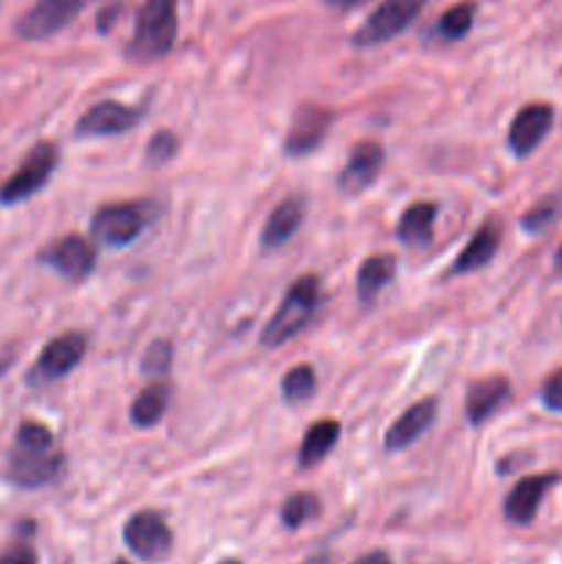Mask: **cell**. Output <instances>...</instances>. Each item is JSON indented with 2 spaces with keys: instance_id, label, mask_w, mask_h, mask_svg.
Masks as SVG:
<instances>
[{
  "instance_id": "6da1fadb",
  "label": "cell",
  "mask_w": 562,
  "mask_h": 564,
  "mask_svg": "<svg viewBox=\"0 0 562 564\" xmlns=\"http://www.w3.org/2000/svg\"><path fill=\"white\" fill-rule=\"evenodd\" d=\"M180 0H147L138 9L136 31L127 47V58L136 64H154L174 50L176 31H180Z\"/></svg>"
},
{
  "instance_id": "7a4b0ae2",
  "label": "cell",
  "mask_w": 562,
  "mask_h": 564,
  "mask_svg": "<svg viewBox=\"0 0 562 564\" xmlns=\"http://www.w3.org/2000/svg\"><path fill=\"white\" fill-rule=\"evenodd\" d=\"M320 306V279L317 275H301V279L292 281V286L287 290L284 301L275 308V314L270 317V323L262 330V345L264 347H281L284 341H290L292 336L301 334L309 325V319L314 317Z\"/></svg>"
},
{
  "instance_id": "3957f363",
  "label": "cell",
  "mask_w": 562,
  "mask_h": 564,
  "mask_svg": "<svg viewBox=\"0 0 562 564\" xmlns=\"http://www.w3.org/2000/svg\"><path fill=\"white\" fill-rule=\"evenodd\" d=\"M160 213L158 202H116L102 204L91 215V235L110 248H125L149 229Z\"/></svg>"
},
{
  "instance_id": "277c9868",
  "label": "cell",
  "mask_w": 562,
  "mask_h": 564,
  "mask_svg": "<svg viewBox=\"0 0 562 564\" xmlns=\"http://www.w3.org/2000/svg\"><path fill=\"white\" fill-rule=\"evenodd\" d=\"M55 165H58V149L47 141L36 143L31 149V154L20 163V169L0 185V204L3 207H14V204H22L36 196L50 182Z\"/></svg>"
},
{
  "instance_id": "5b68a950",
  "label": "cell",
  "mask_w": 562,
  "mask_h": 564,
  "mask_svg": "<svg viewBox=\"0 0 562 564\" xmlns=\"http://www.w3.org/2000/svg\"><path fill=\"white\" fill-rule=\"evenodd\" d=\"M430 0H383L364 25L353 33V47H378L400 36L413 20L424 11Z\"/></svg>"
},
{
  "instance_id": "8992f818",
  "label": "cell",
  "mask_w": 562,
  "mask_h": 564,
  "mask_svg": "<svg viewBox=\"0 0 562 564\" xmlns=\"http://www.w3.org/2000/svg\"><path fill=\"white\" fill-rule=\"evenodd\" d=\"M39 262L53 268L61 279L72 281V284H80L97 268V248L88 237L80 235H66L61 240L50 242L42 253H39Z\"/></svg>"
},
{
  "instance_id": "52a82bcc",
  "label": "cell",
  "mask_w": 562,
  "mask_h": 564,
  "mask_svg": "<svg viewBox=\"0 0 562 564\" xmlns=\"http://www.w3.org/2000/svg\"><path fill=\"white\" fill-rule=\"evenodd\" d=\"M83 356H86V336L77 334V330H66V334L55 336L44 345L42 356L36 358L31 375H28V383H55V380L66 378L83 361Z\"/></svg>"
},
{
  "instance_id": "ba28073f",
  "label": "cell",
  "mask_w": 562,
  "mask_h": 564,
  "mask_svg": "<svg viewBox=\"0 0 562 564\" xmlns=\"http://www.w3.org/2000/svg\"><path fill=\"white\" fill-rule=\"evenodd\" d=\"M88 3L91 0H39L33 9H28L17 20V36L25 39V42H44V39L64 31Z\"/></svg>"
},
{
  "instance_id": "9c48e42d",
  "label": "cell",
  "mask_w": 562,
  "mask_h": 564,
  "mask_svg": "<svg viewBox=\"0 0 562 564\" xmlns=\"http://www.w3.org/2000/svg\"><path fill=\"white\" fill-rule=\"evenodd\" d=\"M125 543L138 560L163 562L171 554L174 538H171L169 523L160 512L143 510L125 523Z\"/></svg>"
},
{
  "instance_id": "30bf717a",
  "label": "cell",
  "mask_w": 562,
  "mask_h": 564,
  "mask_svg": "<svg viewBox=\"0 0 562 564\" xmlns=\"http://www.w3.org/2000/svg\"><path fill=\"white\" fill-rule=\"evenodd\" d=\"M66 457L61 452H31V449H14L9 460V482L17 488L36 490L44 485H53L64 477Z\"/></svg>"
},
{
  "instance_id": "8fae6325",
  "label": "cell",
  "mask_w": 562,
  "mask_h": 564,
  "mask_svg": "<svg viewBox=\"0 0 562 564\" xmlns=\"http://www.w3.org/2000/svg\"><path fill=\"white\" fill-rule=\"evenodd\" d=\"M331 124H334V110L323 105H301L292 116L284 135V152L290 158H303V154L317 152L320 143L328 138Z\"/></svg>"
},
{
  "instance_id": "7c38bea8",
  "label": "cell",
  "mask_w": 562,
  "mask_h": 564,
  "mask_svg": "<svg viewBox=\"0 0 562 564\" xmlns=\"http://www.w3.org/2000/svg\"><path fill=\"white\" fill-rule=\"evenodd\" d=\"M551 124H554V108L549 102L523 105L516 119L510 121L507 147L512 149L516 158H527L543 143V138L551 132Z\"/></svg>"
},
{
  "instance_id": "4fadbf2b",
  "label": "cell",
  "mask_w": 562,
  "mask_h": 564,
  "mask_svg": "<svg viewBox=\"0 0 562 564\" xmlns=\"http://www.w3.org/2000/svg\"><path fill=\"white\" fill-rule=\"evenodd\" d=\"M143 110L121 102H97L77 119V138H110L132 130L141 121Z\"/></svg>"
},
{
  "instance_id": "5bb4252c",
  "label": "cell",
  "mask_w": 562,
  "mask_h": 564,
  "mask_svg": "<svg viewBox=\"0 0 562 564\" xmlns=\"http://www.w3.org/2000/svg\"><path fill=\"white\" fill-rule=\"evenodd\" d=\"M383 147L378 141L356 143L350 160H347L339 174V191L347 193V196H358L361 191H367L378 180L380 169H383Z\"/></svg>"
},
{
  "instance_id": "9a60e30c",
  "label": "cell",
  "mask_w": 562,
  "mask_h": 564,
  "mask_svg": "<svg viewBox=\"0 0 562 564\" xmlns=\"http://www.w3.org/2000/svg\"><path fill=\"white\" fill-rule=\"evenodd\" d=\"M435 411H439V402L433 397H424V400L413 402L411 408L402 411V416L386 430L383 446L386 452H402L411 444H417L424 433L430 430V424L435 422Z\"/></svg>"
},
{
  "instance_id": "2e32d148",
  "label": "cell",
  "mask_w": 562,
  "mask_h": 564,
  "mask_svg": "<svg viewBox=\"0 0 562 564\" xmlns=\"http://www.w3.org/2000/svg\"><path fill=\"white\" fill-rule=\"evenodd\" d=\"M560 479V474H534V477H523L516 488L507 494L505 501V518L518 527H527L534 521L540 510V501L549 494L551 485Z\"/></svg>"
},
{
  "instance_id": "e0dca14e",
  "label": "cell",
  "mask_w": 562,
  "mask_h": 564,
  "mask_svg": "<svg viewBox=\"0 0 562 564\" xmlns=\"http://www.w3.org/2000/svg\"><path fill=\"white\" fill-rule=\"evenodd\" d=\"M510 397V380L505 375H490V378L477 380L468 386L466 394V413L472 424H483L499 411Z\"/></svg>"
},
{
  "instance_id": "ac0fdd59",
  "label": "cell",
  "mask_w": 562,
  "mask_h": 564,
  "mask_svg": "<svg viewBox=\"0 0 562 564\" xmlns=\"http://www.w3.org/2000/svg\"><path fill=\"white\" fill-rule=\"evenodd\" d=\"M303 213H306V204L301 196H287L284 202H279L273 207V213L268 215L262 226V248L264 251H273L281 248L303 224Z\"/></svg>"
},
{
  "instance_id": "d6986e66",
  "label": "cell",
  "mask_w": 562,
  "mask_h": 564,
  "mask_svg": "<svg viewBox=\"0 0 562 564\" xmlns=\"http://www.w3.org/2000/svg\"><path fill=\"white\" fill-rule=\"evenodd\" d=\"M501 246V229L496 220H485L477 231H474L472 240L466 242L461 253H457L455 264H452V273L463 275V273H474V270L485 268L490 259L496 257Z\"/></svg>"
},
{
  "instance_id": "ffe728a7",
  "label": "cell",
  "mask_w": 562,
  "mask_h": 564,
  "mask_svg": "<svg viewBox=\"0 0 562 564\" xmlns=\"http://www.w3.org/2000/svg\"><path fill=\"white\" fill-rule=\"evenodd\" d=\"M342 427L334 419H323V422H314L312 427L303 435L301 446H298V466L301 468H314L317 463H323L331 455V449L339 441Z\"/></svg>"
},
{
  "instance_id": "44dd1931",
  "label": "cell",
  "mask_w": 562,
  "mask_h": 564,
  "mask_svg": "<svg viewBox=\"0 0 562 564\" xmlns=\"http://www.w3.org/2000/svg\"><path fill=\"white\" fill-rule=\"evenodd\" d=\"M397 273V259L391 253H375V257L364 259L356 275V292L361 303H372L380 292L389 286V281Z\"/></svg>"
},
{
  "instance_id": "7402d4cb",
  "label": "cell",
  "mask_w": 562,
  "mask_h": 564,
  "mask_svg": "<svg viewBox=\"0 0 562 564\" xmlns=\"http://www.w3.org/2000/svg\"><path fill=\"white\" fill-rule=\"evenodd\" d=\"M435 204L430 202H417L400 215V224H397V237L400 242L413 248H422L433 240V226H435Z\"/></svg>"
},
{
  "instance_id": "603a6c76",
  "label": "cell",
  "mask_w": 562,
  "mask_h": 564,
  "mask_svg": "<svg viewBox=\"0 0 562 564\" xmlns=\"http://www.w3.org/2000/svg\"><path fill=\"white\" fill-rule=\"evenodd\" d=\"M169 400H171V391L165 383L147 386V389L132 400V408H130L132 424L143 430L154 427V424L165 416V411H169Z\"/></svg>"
},
{
  "instance_id": "cb8c5ba5",
  "label": "cell",
  "mask_w": 562,
  "mask_h": 564,
  "mask_svg": "<svg viewBox=\"0 0 562 564\" xmlns=\"http://www.w3.org/2000/svg\"><path fill=\"white\" fill-rule=\"evenodd\" d=\"M317 391V375L309 364H298L281 380V397H284L287 405H303L309 402Z\"/></svg>"
},
{
  "instance_id": "d4e9b609",
  "label": "cell",
  "mask_w": 562,
  "mask_h": 564,
  "mask_svg": "<svg viewBox=\"0 0 562 564\" xmlns=\"http://www.w3.org/2000/svg\"><path fill=\"white\" fill-rule=\"evenodd\" d=\"M474 14H477V6H474L472 0L455 3L452 9H446L444 14H441L439 25H435V36L444 39V42H457V39H463L472 31Z\"/></svg>"
},
{
  "instance_id": "484cf974",
  "label": "cell",
  "mask_w": 562,
  "mask_h": 564,
  "mask_svg": "<svg viewBox=\"0 0 562 564\" xmlns=\"http://www.w3.org/2000/svg\"><path fill=\"white\" fill-rule=\"evenodd\" d=\"M320 516V499L314 494H292L281 507V523L287 529H301Z\"/></svg>"
},
{
  "instance_id": "4316f807",
  "label": "cell",
  "mask_w": 562,
  "mask_h": 564,
  "mask_svg": "<svg viewBox=\"0 0 562 564\" xmlns=\"http://www.w3.org/2000/svg\"><path fill=\"white\" fill-rule=\"evenodd\" d=\"M17 449L47 452L53 449V433L39 422H22L17 430Z\"/></svg>"
},
{
  "instance_id": "83f0119b",
  "label": "cell",
  "mask_w": 562,
  "mask_h": 564,
  "mask_svg": "<svg viewBox=\"0 0 562 564\" xmlns=\"http://www.w3.org/2000/svg\"><path fill=\"white\" fill-rule=\"evenodd\" d=\"M171 361H174V347H171V341L158 339L149 345L147 352H143L141 369L147 375H165L169 372Z\"/></svg>"
},
{
  "instance_id": "f1b7e54d",
  "label": "cell",
  "mask_w": 562,
  "mask_h": 564,
  "mask_svg": "<svg viewBox=\"0 0 562 564\" xmlns=\"http://www.w3.org/2000/svg\"><path fill=\"white\" fill-rule=\"evenodd\" d=\"M556 213H560V204H556L554 198H549V202H540L538 207L529 209V213L523 215L521 226L529 231V235H540V231H545L551 224H554Z\"/></svg>"
},
{
  "instance_id": "f546056e",
  "label": "cell",
  "mask_w": 562,
  "mask_h": 564,
  "mask_svg": "<svg viewBox=\"0 0 562 564\" xmlns=\"http://www.w3.org/2000/svg\"><path fill=\"white\" fill-rule=\"evenodd\" d=\"M176 152V135L169 130L154 132L152 141L147 143V163L149 165H163L174 158Z\"/></svg>"
},
{
  "instance_id": "4dcf8cb0",
  "label": "cell",
  "mask_w": 562,
  "mask_h": 564,
  "mask_svg": "<svg viewBox=\"0 0 562 564\" xmlns=\"http://www.w3.org/2000/svg\"><path fill=\"white\" fill-rule=\"evenodd\" d=\"M540 400H543V405L549 411L562 413V369L549 375V380L543 383V391H540Z\"/></svg>"
},
{
  "instance_id": "1f68e13d",
  "label": "cell",
  "mask_w": 562,
  "mask_h": 564,
  "mask_svg": "<svg viewBox=\"0 0 562 564\" xmlns=\"http://www.w3.org/2000/svg\"><path fill=\"white\" fill-rule=\"evenodd\" d=\"M0 564H39V554L33 545L17 543L0 554Z\"/></svg>"
},
{
  "instance_id": "d6a6232c",
  "label": "cell",
  "mask_w": 562,
  "mask_h": 564,
  "mask_svg": "<svg viewBox=\"0 0 562 564\" xmlns=\"http://www.w3.org/2000/svg\"><path fill=\"white\" fill-rule=\"evenodd\" d=\"M14 361H17V352L11 350V347H0V378L14 367Z\"/></svg>"
},
{
  "instance_id": "836d02e7",
  "label": "cell",
  "mask_w": 562,
  "mask_h": 564,
  "mask_svg": "<svg viewBox=\"0 0 562 564\" xmlns=\"http://www.w3.org/2000/svg\"><path fill=\"white\" fill-rule=\"evenodd\" d=\"M353 564H391V560L383 551H372V554H364L361 560H356Z\"/></svg>"
},
{
  "instance_id": "e575fe53",
  "label": "cell",
  "mask_w": 562,
  "mask_h": 564,
  "mask_svg": "<svg viewBox=\"0 0 562 564\" xmlns=\"http://www.w3.org/2000/svg\"><path fill=\"white\" fill-rule=\"evenodd\" d=\"M325 3L331 6V9H339V11H347V9H356V6H361L364 0H325Z\"/></svg>"
},
{
  "instance_id": "d590c367",
  "label": "cell",
  "mask_w": 562,
  "mask_h": 564,
  "mask_svg": "<svg viewBox=\"0 0 562 564\" xmlns=\"http://www.w3.org/2000/svg\"><path fill=\"white\" fill-rule=\"evenodd\" d=\"M301 564H331V556L328 554H317V556H312V560H306Z\"/></svg>"
},
{
  "instance_id": "8d00e7d4",
  "label": "cell",
  "mask_w": 562,
  "mask_h": 564,
  "mask_svg": "<svg viewBox=\"0 0 562 564\" xmlns=\"http://www.w3.org/2000/svg\"><path fill=\"white\" fill-rule=\"evenodd\" d=\"M554 268H556V273H562V246L556 248V253H554Z\"/></svg>"
},
{
  "instance_id": "74e56055",
  "label": "cell",
  "mask_w": 562,
  "mask_h": 564,
  "mask_svg": "<svg viewBox=\"0 0 562 564\" xmlns=\"http://www.w3.org/2000/svg\"><path fill=\"white\" fill-rule=\"evenodd\" d=\"M218 564H240L237 560H224V562H218Z\"/></svg>"
}]
</instances>
